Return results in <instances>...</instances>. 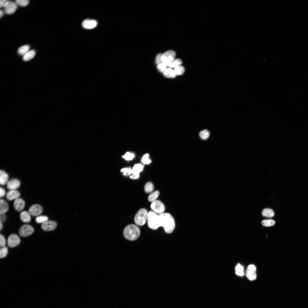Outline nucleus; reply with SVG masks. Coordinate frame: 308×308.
Wrapping results in <instances>:
<instances>
[{
  "label": "nucleus",
  "instance_id": "f257e3e1",
  "mask_svg": "<svg viewBox=\"0 0 308 308\" xmlns=\"http://www.w3.org/2000/svg\"><path fill=\"white\" fill-rule=\"evenodd\" d=\"M160 226H162L165 232L171 233L175 227V220L172 216L169 213H163L159 215Z\"/></svg>",
  "mask_w": 308,
  "mask_h": 308
},
{
  "label": "nucleus",
  "instance_id": "f03ea898",
  "mask_svg": "<svg viewBox=\"0 0 308 308\" xmlns=\"http://www.w3.org/2000/svg\"><path fill=\"white\" fill-rule=\"evenodd\" d=\"M140 230L139 227L134 224H130L126 226L123 231V235L125 238L130 241L136 240L140 234Z\"/></svg>",
  "mask_w": 308,
  "mask_h": 308
},
{
  "label": "nucleus",
  "instance_id": "7ed1b4c3",
  "mask_svg": "<svg viewBox=\"0 0 308 308\" xmlns=\"http://www.w3.org/2000/svg\"><path fill=\"white\" fill-rule=\"evenodd\" d=\"M147 223L148 227L155 230L160 227L159 215L152 210L148 212Z\"/></svg>",
  "mask_w": 308,
  "mask_h": 308
},
{
  "label": "nucleus",
  "instance_id": "20e7f679",
  "mask_svg": "<svg viewBox=\"0 0 308 308\" xmlns=\"http://www.w3.org/2000/svg\"><path fill=\"white\" fill-rule=\"evenodd\" d=\"M148 212L144 208L139 210L134 218V222L136 224L140 226L143 225L147 220Z\"/></svg>",
  "mask_w": 308,
  "mask_h": 308
},
{
  "label": "nucleus",
  "instance_id": "39448f33",
  "mask_svg": "<svg viewBox=\"0 0 308 308\" xmlns=\"http://www.w3.org/2000/svg\"><path fill=\"white\" fill-rule=\"evenodd\" d=\"M175 56V53L174 51L168 50L162 54V62L168 66L169 64L174 59Z\"/></svg>",
  "mask_w": 308,
  "mask_h": 308
},
{
  "label": "nucleus",
  "instance_id": "423d86ee",
  "mask_svg": "<svg viewBox=\"0 0 308 308\" xmlns=\"http://www.w3.org/2000/svg\"><path fill=\"white\" fill-rule=\"evenodd\" d=\"M150 207L152 211L156 213H163L165 210L164 205L159 200H156L152 202Z\"/></svg>",
  "mask_w": 308,
  "mask_h": 308
},
{
  "label": "nucleus",
  "instance_id": "0eeeda50",
  "mask_svg": "<svg viewBox=\"0 0 308 308\" xmlns=\"http://www.w3.org/2000/svg\"><path fill=\"white\" fill-rule=\"evenodd\" d=\"M34 231V228L31 225L25 224L21 227L19 230V232L21 236L25 237L31 234Z\"/></svg>",
  "mask_w": 308,
  "mask_h": 308
},
{
  "label": "nucleus",
  "instance_id": "6e6552de",
  "mask_svg": "<svg viewBox=\"0 0 308 308\" xmlns=\"http://www.w3.org/2000/svg\"><path fill=\"white\" fill-rule=\"evenodd\" d=\"M256 267L253 264L248 265L246 268V275L247 278L250 281L255 280L256 278Z\"/></svg>",
  "mask_w": 308,
  "mask_h": 308
},
{
  "label": "nucleus",
  "instance_id": "1a4fd4ad",
  "mask_svg": "<svg viewBox=\"0 0 308 308\" xmlns=\"http://www.w3.org/2000/svg\"><path fill=\"white\" fill-rule=\"evenodd\" d=\"M17 5L15 2L10 1H8L5 6L4 7L5 13L7 15H10L13 13L17 9Z\"/></svg>",
  "mask_w": 308,
  "mask_h": 308
},
{
  "label": "nucleus",
  "instance_id": "9d476101",
  "mask_svg": "<svg viewBox=\"0 0 308 308\" xmlns=\"http://www.w3.org/2000/svg\"><path fill=\"white\" fill-rule=\"evenodd\" d=\"M20 239L19 237L15 234H12L8 238L7 244L10 248H14L18 246L20 243Z\"/></svg>",
  "mask_w": 308,
  "mask_h": 308
},
{
  "label": "nucleus",
  "instance_id": "9b49d317",
  "mask_svg": "<svg viewBox=\"0 0 308 308\" xmlns=\"http://www.w3.org/2000/svg\"><path fill=\"white\" fill-rule=\"evenodd\" d=\"M143 166L141 164H135L132 169V175L130 176V178L135 179L139 178V173L143 170Z\"/></svg>",
  "mask_w": 308,
  "mask_h": 308
},
{
  "label": "nucleus",
  "instance_id": "f8f14e48",
  "mask_svg": "<svg viewBox=\"0 0 308 308\" xmlns=\"http://www.w3.org/2000/svg\"><path fill=\"white\" fill-rule=\"evenodd\" d=\"M42 207L40 205L34 204L29 208L28 212L33 216H38L42 213Z\"/></svg>",
  "mask_w": 308,
  "mask_h": 308
},
{
  "label": "nucleus",
  "instance_id": "ddd939ff",
  "mask_svg": "<svg viewBox=\"0 0 308 308\" xmlns=\"http://www.w3.org/2000/svg\"><path fill=\"white\" fill-rule=\"evenodd\" d=\"M57 226L56 223L53 221H47L42 224L41 227L42 230L49 231L54 230Z\"/></svg>",
  "mask_w": 308,
  "mask_h": 308
},
{
  "label": "nucleus",
  "instance_id": "4468645a",
  "mask_svg": "<svg viewBox=\"0 0 308 308\" xmlns=\"http://www.w3.org/2000/svg\"><path fill=\"white\" fill-rule=\"evenodd\" d=\"M20 185V181L16 179H13L8 181L7 184V187L10 190H16Z\"/></svg>",
  "mask_w": 308,
  "mask_h": 308
},
{
  "label": "nucleus",
  "instance_id": "2eb2a0df",
  "mask_svg": "<svg viewBox=\"0 0 308 308\" xmlns=\"http://www.w3.org/2000/svg\"><path fill=\"white\" fill-rule=\"evenodd\" d=\"M97 24V21L95 20L86 19L83 21L82 25L86 29H91L96 27Z\"/></svg>",
  "mask_w": 308,
  "mask_h": 308
},
{
  "label": "nucleus",
  "instance_id": "dca6fc26",
  "mask_svg": "<svg viewBox=\"0 0 308 308\" xmlns=\"http://www.w3.org/2000/svg\"><path fill=\"white\" fill-rule=\"evenodd\" d=\"M25 205L24 201L21 198H17L15 200L13 203V206L17 211H20L24 208Z\"/></svg>",
  "mask_w": 308,
  "mask_h": 308
},
{
  "label": "nucleus",
  "instance_id": "f3484780",
  "mask_svg": "<svg viewBox=\"0 0 308 308\" xmlns=\"http://www.w3.org/2000/svg\"><path fill=\"white\" fill-rule=\"evenodd\" d=\"M20 195V193L16 190H10L6 194V197L7 200H11L18 198Z\"/></svg>",
  "mask_w": 308,
  "mask_h": 308
},
{
  "label": "nucleus",
  "instance_id": "a211bd4d",
  "mask_svg": "<svg viewBox=\"0 0 308 308\" xmlns=\"http://www.w3.org/2000/svg\"><path fill=\"white\" fill-rule=\"evenodd\" d=\"M9 175L4 171H0V183L1 185H4L7 184L8 181Z\"/></svg>",
  "mask_w": 308,
  "mask_h": 308
},
{
  "label": "nucleus",
  "instance_id": "6ab92c4d",
  "mask_svg": "<svg viewBox=\"0 0 308 308\" xmlns=\"http://www.w3.org/2000/svg\"><path fill=\"white\" fill-rule=\"evenodd\" d=\"M30 215L29 212L24 211L21 213L20 215V218L22 222L28 223L31 220Z\"/></svg>",
  "mask_w": 308,
  "mask_h": 308
},
{
  "label": "nucleus",
  "instance_id": "aec40b11",
  "mask_svg": "<svg viewBox=\"0 0 308 308\" xmlns=\"http://www.w3.org/2000/svg\"><path fill=\"white\" fill-rule=\"evenodd\" d=\"M9 206L6 201L3 199L0 200V214H5L8 210Z\"/></svg>",
  "mask_w": 308,
  "mask_h": 308
},
{
  "label": "nucleus",
  "instance_id": "412c9836",
  "mask_svg": "<svg viewBox=\"0 0 308 308\" xmlns=\"http://www.w3.org/2000/svg\"><path fill=\"white\" fill-rule=\"evenodd\" d=\"M36 52L34 50L29 51L23 57V60L25 61H28L33 58L35 56Z\"/></svg>",
  "mask_w": 308,
  "mask_h": 308
},
{
  "label": "nucleus",
  "instance_id": "4be33fe9",
  "mask_svg": "<svg viewBox=\"0 0 308 308\" xmlns=\"http://www.w3.org/2000/svg\"><path fill=\"white\" fill-rule=\"evenodd\" d=\"M29 46L27 45L22 46L18 49L17 52L19 54L23 56L29 51Z\"/></svg>",
  "mask_w": 308,
  "mask_h": 308
},
{
  "label": "nucleus",
  "instance_id": "5701e85b",
  "mask_svg": "<svg viewBox=\"0 0 308 308\" xmlns=\"http://www.w3.org/2000/svg\"><path fill=\"white\" fill-rule=\"evenodd\" d=\"M164 76L167 78H174L176 76L174 71L171 68H167L163 72Z\"/></svg>",
  "mask_w": 308,
  "mask_h": 308
},
{
  "label": "nucleus",
  "instance_id": "b1692460",
  "mask_svg": "<svg viewBox=\"0 0 308 308\" xmlns=\"http://www.w3.org/2000/svg\"><path fill=\"white\" fill-rule=\"evenodd\" d=\"M235 273L238 275L242 276L244 275L243 267L240 264H238L235 268Z\"/></svg>",
  "mask_w": 308,
  "mask_h": 308
},
{
  "label": "nucleus",
  "instance_id": "393cba45",
  "mask_svg": "<svg viewBox=\"0 0 308 308\" xmlns=\"http://www.w3.org/2000/svg\"><path fill=\"white\" fill-rule=\"evenodd\" d=\"M262 214L265 217H271L274 216V213L272 209L266 208L263 210L262 212Z\"/></svg>",
  "mask_w": 308,
  "mask_h": 308
},
{
  "label": "nucleus",
  "instance_id": "a878e982",
  "mask_svg": "<svg viewBox=\"0 0 308 308\" xmlns=\"http://www.w3.org/2000/svg\"><path fill=\"white\" fill-rule=\"evenodd\" d=\"M159 194V192L157 191H155L152 193L148 197V200L151 202H153L156 200Z\"/></svg>",
  "mask_w": 308,
  "mask_h": 308
},
{
  "label": "nucleus",
  "instance_id": "bb28decb",
  "mask_svg": "<svg viewBox=\"0 0 308 308\" xmlns=\"http://www.w3.org/2000/svg\"><path fill=\"white\" fill-rule=\"evenodd\" d=\"M154 189L153 184L151 182H148L146 183L144 186L145 191L147 193H151Z\"/></svg>",
  "mask_w": 308,
  "mask_h": 308
},
{
  "label": "nucleus",
  "instance_id": "cd10ccee",
  "mask_svg": "<svg viewBox=\"0 0 308 308\" xmlns=\"http://www.w3.org/2000/svg\"><path fill=\"white\" fill-rule=\"evenodd\" d=\"M174 70L176 75H180L184 73L185 69L183 66L180 65L175 67Z\"/></svg>",
  "mask_w": 308,
  "mask_h": 308
},
{
  "label": "nucleus",
  "instance_id": "c85d7f7f",
  "mask_svg": "<svg viewBox=\"0 0 308 308\" xmlns=\"http://www.w3.org/2000/svg\"><path fill=\"white\" fill-rule=\"evenodd\" d=\"M48 218L46 216H37L35 219V221L38 223H43L48 221Z\"/></svg>",
  "mask_w": 308,
  "mask_h": 308
},
{
  "label": "nucleus",
  "instance_id": "c756f323",
  "mask_svg": "<svg viewBox=\"0 0 308 308\" xmlns=\"http://www.w3.org/2000/svg\"><path fill=\"white\" fill-rule=\"evenodd\" d=\"M209 132L206 129L202 130L199 133L200 137L204 140L208 139L209 136Z\"/></svg>",
  "mask_w": 308,
  "mask_h": 308
},
{
  "label": "nucleus",
  "instance_id": "7c9ffc66",
  "mask_svg": "<svg viewBox=\"0 0 308 308\" xmlns=\"http://www.w3.org/2000/svg\"><path fill=\"white\" fill-rule=\"evenodd\" d=\"M182 63V61L179 59H174L169 64L168 66L170 68H174L180 65Z\"/></svg>",
  "mask_w": 308,
  "mask_h": 308
},
{
  "label": "nucleus",
  "instance_id": "2f4dec72",
  "mask_svg": "<svg viewBox=\"0 0 308 308\" xmlns=\"http://www.w3.org/2000/svg\"><path fill=\"white\" fill-rule=\"evenodd\" d=\"M275 221L272 219L264 220L262 222V224L265 226H270L273 225Z\"/></svg>",
  "mask_w": 308,
  "mask_h": 308
},
{
  "label": "nucleus",
  "instance_id": "473e14b6",
  "mask_svg": "<svg viewBox=\"0 0 308 308\" xmlns=\"http://www.w3.org/2000/svg\"><path fill=\"white\" fill-rule=\"evenodd\" d=\"M15 2L17 5L21 7H25L28 4L29 1L28 0H16Z\"/></svg>",
  "mask_w": 308,
  "mask_h": 308
},
{
  "label": "nucleus",
  "instance_id": "72a5a7b5",
  "mask_svg": "<svg viewBox=\"0 0 308 308\" xmlns=\"http://www.w3.org/2000/svg\"><path fill=\"white\" fill-rule=\"evenodd\" d=\"M8 252L7 247H4L1 248L0 250V258H3L6 256Z\"/></svg>",
  "mask_w": 308,
  "mask_h": 308
},
{
  "label": "nucleus",
  "instance_id": "f704fd0d",
  "mask_svg": "<svg viewBox=\"0 0 308 308\" xmlns=\"http://www.w3.org/2000/svg\"><path fill=\"white\" fill-rule=\"evenodd\" d=\"M121 171L125 176H129L132 174V169L130 167L123 168L121 170Z\"/></svg>",
  "mask_w": 308,
  "mask_h": 308
},
{
  "label": "nucleus",
  "instance_id": "c9c22d12",
  "mask_svg": "<svg viewBox=\"0 0 308 308\" xmlns=\"http://www.w3.org/2000/svg\"><path fill=\"white\" fill-rule=\"evenodd\" d=\"M149 155L146 154L143 157L141 161L144 164H148L151 163V160L149 159Z\"/></svg>",
  "mask_w": 308,
  "mask_h": 308
},
{
  "label": "nucleus",
  "instance_id": "e433bc0d",
  "mask_svg": "<svg viewBox=\"0 0 308 308\" xmlns=\"http://www.w3.org/2000/svg\"><path fill=\"white\" fill-rule=\"evenodd\" d=\"M167 66L166 64L162 62L157 65V68L160 72H163L167 69Z\"/></svg>",
  "mask_w": 308,
  "mask_h": 308
},
{
  "label": "nucleus",
  "instance_id": "4c0bfd02",
  "mask_svg": "<svg viewBox=\"0 0 308 308\" xmlns=\"http://www.w3.org/2000/svg\"><path fill=\"white\" fill-rule=\"evenodd\" d=\"M134 155L129 152H127L122 156V157L126 160H130L133 159Z\"/></svg>",
  "mask_w": 308,
  "mask_h": 308
},
{
  "label": "nucleus",
  "instance_id": "58836bf2",
  "mask_svg": "<svg viewBox=\"0 0 308 308\" xmlns=\"http://www.w3.org/2000/svg\"><path fill=\"white\" fill-rule=\"evenodd\" d=\"M6 241L4 237L1 234L0 235V246L1 248L4 247L5 245Z\"/></svg>",
  "mask_w": 308,
  "mask_h": 308
},
{
  "label": "nucleus",
  "instance_id": "ea45409f",
  "mask_svg": "<svg viewBox=\"0 0 308 308\" xmlns=\"http://www.w3.org/2000/svg\"><path fill=\"white\" fill-rule=\"evenodd\" d=\"M161 55L162 54H158L157 55L155 58V63L156 64L158 65L162 63L161 60Z\"/></svg>",
  "mask_w": 308,
  "mask_h": 308
},
{
  "label": "nucleus",
  "instance_id": "a19ab883",
  "mask_svg": "<svg viewBox=\"0 0 308 308\" xmlns=\"http://www.w3.org/2000/svg\"><path fill=\"white\" fill-rule=\"evenodd\" d=\"M6 219V216L5 214H0V222H4Z\"/></svg>",
  "mask_w": 308,
  "mask_h": 308
},
{
  "label": "nucleus",
  "instance_id": "79ce46f5",
  "mask_svg": "<svg viewBox=\"0 0 308 308\" xmlns=\"http://www.w3.org/2000/svg\"><path fill=\"white\" fill-rule=\"evenodd\" d=\"M8 0H0V7H3L5 6Z\"/></svg>",
  "mask_w": 308,
  "mask_h": 308
},
{
  "label": "nucleus",
  "instance_id": "37998d69",
  "mask_svg": "<svg viewBox=\"0 0 308 308\" xmlns=\"http://www.w3.org/2000/svg\"><path fill=\"white\" fill-rule=\"evenodd\" d=\"M5 190L3 188L1 187L0 188V197L1 198L3 197L5 195Z\"/></svg>",
  "mask_w": 308,
  "mask_h": 308
},
{
  "label": "nucleus",
  "instance_id": "c03bdc74",
  "mask_svg": "<svg viewBox=\"0 0 308 308\" xmlns=\"http://www.w3.org/2000/svg\"><path fill=\"white\" fill-rule=\"evenodd\" d=\"M3 15L4 12L2 10H1L0 11V17L1 18L3 16Z\"/></svg>",
  "mask_w": 308,
  "mask_h": 308
},
{
  "label": "nucleus",
  "instance_id": "a18cd8bd",
  "mask_svg": "<svg viewBox=\"0 0 308 308\" xmlns=\"http://www.w3.org/2000/svg\"><path fill=\"white\" fill-rule=\"evenodd\" d=\"M3 224H2V222H0V230H1L2 229V228H3Z\"/></svg>",
  "mask_w": 308,
  "mask_h": 308
}]
</instances>
